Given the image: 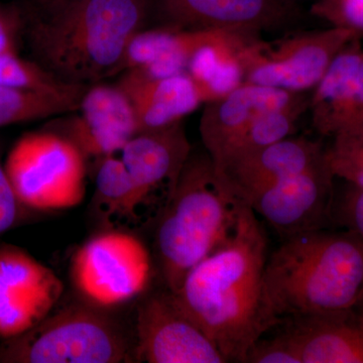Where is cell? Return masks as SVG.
I'll use <instances>...</instances> for the list:
<instances>
[{
	"label": "cell",
	"instance_id": "11",
	"mask_svg": "<svg viewBox=\"0 0 363 363\" xmlns=\"http://www.w3.org/2000/svg\"><path fill=\"white\" fill-rule=\"evenodd\" d=\"M61 279L16 245H0V339L37 326L63 297Z\"/></svg>",
	"mask_w": 363,
	"mask_h": 363
},
{
	"label": "cell",
	"instance_id": "3",
	"mask_svg": "<svg viewBox=\"0 0 363 363\" xmlns=\"http://www.w3.org/2000/svg\"><path fill=\"white\" fill-rule=\"evenodd\" d=\"M264 300L272 326L363 303V238L315 229L286 238L267 257Z\"/></svg>",
	"mask_w": 363,
	"mask_h": 363
},
{
	"label": "cell",
	"instance_id": "31",
	"mask_svg": "<svg viewBox=\"0 0 363 363\" xmlns=\"http://www.w3.org/2000/svg\"><path fill=\"white\" fill-rule=\"evenodd\" d=\"M21 28V9L0 6V57L16 52V43Z\"/></svg>",
	"mask_w": 363,
	"mask_h": 363
},
{
	"label": "cell",
	"instance_id": "5",
	"mask_svg": "<svg viewBox=\"0 0 363 363\" xmlns=\"http://www.w3.org/2000/svg\"><path fill=\"white\" fill-rule=\"evenodd\" d=\"M4 363L135 362V337L105 310L57 306L30 331L0 344Z\"/></svg>",
	"mask_w": 363,
	"mask_h": 363
},
{
	"label": "cell",
	"instance_id": "13",
	"mask_svg": "<svg viewBox=\"0 0 363 363\" xmlns=\"http://www.w3.org/2000/svg\"><path fill=\"white\" fill-rule=\"evenodd\" d=\"M327 157L309 169L274 184L247 206L289 238L323 228L334 206V182Z\"/></svg>",
	"mask_w": 363,
	"mask_h": 363
},
{
	"label": "cell",
	"instance_id": "32",
	"mask_svg": "<svg viewBox=\"0 0 363 363\" xmlns=\"http://www.w3.org/2000/svg\"><path fill=\"white\" fill-rule=\"evenodd\" d=\"M77 0H25L21 13L25 18H44L58 13Z\"/></svg>",
	"mask_w": 363,
	"mask_h": 363
},
{
	"label": "cell",
	"instance_id": "27",
	"mask_svg": "<svg viewBox=\"0 0 363 363\" xmlns=\"http://www.w3.org/2000/svg\"><path fill=\"white\" fill-rule=\"evenodd\" d=\"M310 14L363 37V0H315Z\"/></svg>",
	"mask_w": 363,
	"mask_h": 363
},
{
	"label": "cell",
	"instance_id": "6",
	"mask_svg": "<svg viewBox=\"0 0 363 363\" xmlns=\"http://www.w3.org/2000/svg\"><path fill=\"white\" fill-rule=\"evenodd\" d=\"M23 206L39 211L71 209L85 199L87 161L65 136L45 130L26 133L4 164Z\"/></svg>",
	"mask_w": 363,
	"mask_h": 363
},
{
	"label": "cell",
	"instance_id": "30",
	"mask_svg": "<svg viewBox=\"0 0 363 363\" xmlns=\"http://www.w3.org/2000/svg\"><path fill=\"white\" fill-rule=\"evenodd\" d=\"M21 206L6 169L0 164V235L9 231L18 221Z\"/></svg>",
	"mask_w": 363,
	"mask_h": 363
},
{
	"label": "cell",
	"instance_id": "9",
	"mask_svg": "<svg viewBox=\"0 0 363 363\" xmlns=\"http://www.w3.org/2000/svg\"><path fill=\"white\" fill-rule=\"evenodd\" d=\"M133 337L135 362H227L213 341L164 286L140 298Z\"/></svg>",
	"mask_w": 363,
	"mask_h": 363
},
{
	"label": "cell",
	"instance_id": "16",
	"mask_svg": "<svg viewBox=\"0 0 363 363\" xmlns=\"http://www.w3.org/2000/svg\"><path fill=\"white\" fill-rule=\"evenodd\" d=\"M313 128L332 138L363 125V48L352 40L339 52L310 93Z\"/></svg>",
	"mask_w": 363,
	"mask_h": 363
},
{
	"label": "cell",
	"instance_id": "18",
	"mask_svg": "<svg viewBox=\"0 0 363 363\" xmlns=\"http://www.w3.org/2000/svg\"><path fill=\"white\" fill-rule=\"evenodd\" d=\"M234 35L250 33L187 30L166 26L143 28L128 44L124 55L123 72H133L147 78L186 73L189 62L200 48Z\"/></svg>",
	"mask_w": 363,
	"mask_h": 363
},
{
	"label": "cell",
	"instance_id": "10",
	"mask_svg": "<svg viewBox=\"0 0 363 363\" xmlns=\"http://www.w3.org/2000/svg\"><path fill=\"white\" fill-rule=\"evenodd\" d=\"M152 13L159 26L255 35L288 30L303 20L291 0H154Z\"/></svg>",
	"mask_w": 363,
	"mask_h": 363
},
{
	"label": "cell",
	"instance_id": "2",
	"mask_svg": "<svg viewBox=\"0 0 363 363\" xmlns=\"http://www.w3.org/2000/svg\"><path fill=\"white\" fill-rule=\"evenodd\" d=\"M154 0H77L44 18L23 16L33 61L72 84L90 85L123 72L124 55L145 28Z\"/></svg>",
	"mask_w": 363,
	"mask_h": 363
},
{
	"label": "cell",
	"instance_id": "17",
	"mask_svg": "<svg viewBox=\"0 0 363 363\" xmlns=\"http://www.w3.org/2000/svg\"><path fill=\"white\" fill-rule=\"evenodd\" d=\"M309 93H295L243 83L204 104L199 131L204 150L215 162L262 114L295 104Z\"/></svg>",
	"mask_w": 363,
	"mask_h": 363
},
{
	"label": "cell",
	"instance_id": "15",
	"mask_svg": "<svg viewBox=\"0 0 363 363\" xmlns=\"http://www.w3.org/2000/svg\"><path fill=\"white\" fill-rule=\"evenodd\" d=\"M325 157L321 143L292 135L214 168L228 192L247 205L264 189L312 168Z\"/></svg>",
	"mask_w": 363,
	"mask_h": 363
},
{
	"label": "cell",
	"instance_id": "29",
	"mask_svg": "<svg viewBox=\"0 0 363 363\" xmlns=\"http://www.w3.org/2000/svg\"><path fill=\"white\" fill-rule=\"evenodd\" d=\"M346 185L338 202L337 214L346 229L363 238V188L347 183Z\"/></svg>",
	"mask_w": 363,
	"mask_h": 363
},
{
	"label": "cell",
	"instance_id": "12",
	"mask_svg": "<svg viewBox=\"0 0 363 363\" xmlns=\"http://www.w3.org/2000/svg\"><path fill=\"white\" fill-rule=\"evenodd\" d=\"M73 143L86 161L119 155L138 133L130 98L118 84L88 85L75 111L48 128Z\"/></svg>",
	"mask_w": 363,
	"mask_h": 363
},
{
	"label": "cell",
	"instance_id": "1",
	"mask_svg": "<svg viewBox=\"0 0 363 363\" xmlns=\"http://www.w3.org/2000/svg\"><path fill=\"white\" fill-rule=\"evenodd\" d=\"M267 257L266 233L257 215L243 205L228 238L174 293L227 362L245 363L253 343L272 328L264 300Z\"/></svg>",
	"mask_w": 363,
	"mask_h": 363
},
{
	"label": "cell",
	"instance_id": "23",
	"mask_svg": "<svg viewBox=\"0 0 363 363\" xmlns=\"http://www.w3.org/2000/svg\"><path fill=\"white\" fill-rule=\"evenodd\" d=\"M87 87L72 84L63 90H40L0 86V128L71 113Z\"/></svg>",
	"mask_w": 363,
	"mask_h": 363
},
{
	"label": "cell",
	"instance_id": "21",
	"mask_svg": "<svg viewBox=\"0 0 363 363\" xmlns=\"http://www.w3.org/2000/svg\"><path fill=\"white\" fill-rule=\"evenodd\" d=\"M93 209L104 230H138L150 223L147 208L121 157L98 162Z\"/></svg>",
	"mask_w": 363,
	"mask_h": 363
},
{
	"label": "cell",
	"instance_id": "26",
	"mask_svg": "<svg viewBox=\"0 0 363 363\" xmlns=\"http://www.w3.org/2000/svg\"><path fill=\"white\" fill-rule=\"evenodd\" d=\"M72 85L60 80L37 62L21 59L16 52L0 57V86L63 90Z\"/></svg>",
	"mask_w": 363,
	"mask_h": 363
},
{
	"label": "cell",
	"instance_id": "22",
	"mask_svg": "<svg viewBox=\"0 0 363 363\" xmlns=\"http://www.w3.org/2000/svg\"><path fill=\"white\" fill-rule=\"evenodd\" d=\"M259 35H234L203 45L189 62L188 73L201 86L209 102L245 83L240 51Z\"/></svg>",
	"mask_w": 363,
	"mask_h": 363
},
{
	"label": "cell",
	"instance_id": "28",
	"mask_svg": "<svg viewBox=\"0 0 363 363\" xmlns=\"http://www.w3.org/2000/svg\"><path fill=\"white\" fill-rule=\"evenodd\" d=\"M245 363H302L300 352L286 331L276 337L262 336L247 351Z\"/></svg>",
	"mask_w": 363,
	"mask_h": 363
},
{
	"label": "cell",
	"instance_id": "33",
	"mask_svg": "<svg viewBox=\"0 0 363 363\" xmlns=\"http://www.w3.org/2000/svg\"><path fill=\"white\" fill-rule=\"evenodd\" d=\"M291 1L296 2V4H298V1H300V0H291Z\"/></svg>",
	"mask_w": 363,
	"mask_h": 363
},
{
	"label": "cell",
	"instance_id": "24",
	"mask_svg": "<svg viewBox=\"0 0 363 363\" xmlns=\"http://www.w3.org/2000/svg\"><path fill=\"white\" fill-rule=\"evenodd\" d=\"M309 97L310 93L295 104L262 114L226 147L218 160L212 161L214 166L240 159L292 136L298 119L308 111Z\"/></svg>",
	"mask_w": 363,
	"mask_h": 363
},
{
	"label": "cell",
	"instance_id": "25",
	"mask_svg": "<svg viewBox=\"0 0 363 363\" xmlns=\"http://www.w3.org/2000/svg\"><path fill=\"white\" fill-rule=\"evenodd\" d=\"M326 157L336 180L363 188V125L332 136Z\"/></svg>",
	"mask_w": 363,
	"mask_h": 363
},
{
	"label": "cell",
	"instance_id": "19",
	"mask_svg": "<svg viewBox=\"0 0 363 363\" xmlns=\"http://www.w3.org/2000/svg\"><path fill=\"white\" fill-rule=\"evenodd\" d=\"M121 75L117 84L130 98L138 133L180 123L209 102L206 92L188 73L162 78L143 77L130 71Z\"/></svg>",
	"mask_w": 363,
	"mask_h": 363
},
{
	"label": "cell",
	"instance_id": "4",
	"mask_svg": "<svg viewBox=\"0 0 363 363\" xmlns=\"http://www.w3.org/2000/svg\"><path fill=\"white\" fill-rule=\"evenodd\" d=\"M243 205L224 187L206 150H192L156 220L155 257L164 288L177 292L188 272L220 247Z\"/></svg>",
	"mask_w": 363,
	"mask_h": 363
},
{
	"label": "cell",
	"instance_id": "20",
	"mask_svg": "<svg viewBox=\"0 0 363 363\" xmlns=\"http://www.w3.org/2000/svg\"><path fill=\"white\" fill-rule=\"evenodd\" d=\"M285 331L302 363H363V303L344 311L293 318Z\"/></svg>",
	"mask_w": 363,
	"mask_h": 363
},
{
	"label": "cell",
	"instance_id": "7",
	"mask_svg": "<svg viewBox=\"0 0 363 363\" xmlns=\"http://www.w3.org/2000/svg\"><path fill=\"white\" fill-rule=\"evenodd\" d=\"M156 262L142 240L130 231L104 230L74 253L71 281L80 300L107 310L142 298Z\"/></svg>",
	"mask_w": 363,
	"mask_h": 363
},
{
	"label": "cell",
	"instance_id": "8",
	"mask_svg": "<svg viewBox=\"0 0 363 363\" xmlns=\"http://www.w3.org/2000/svg\"><path fill=\"white\" fill-rule=\"evenodd\" d=\"M353 30L338 26L297 30L272 42L253 40L240 51L245 83L310 93L332 62L352 40Z\"/></svg>",
	"mask_w": 363,
	"mask_h": 363
},
{
	"label": "cell",
	"instance_id": "14",
	"mask_svg": "<svg viewBox=\"0 0 363 363\" xmlns=\"http://www.w3.org/2000/svg\"><path fill=\"white\" fill-rule=\"evenodd\" d=\"M183 121L136 133L119 152L147 208L156 222L169 202L192 152Z\"/></svg>",
	"mask_w": 363,
	"mask_h": 363
}]
</instances>
